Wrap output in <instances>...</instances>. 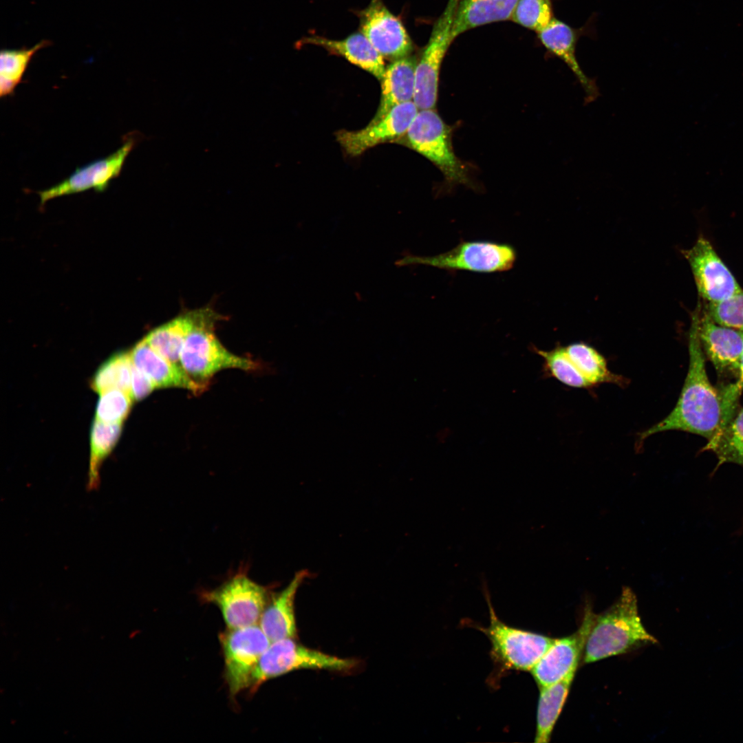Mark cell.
I'll list each match as a JSON object with an SVG mask.
<instances>
[{
	"mask_svg": "<svg viewBox=\"0 0 743 743\" xmlns=\"http://www.w3.org/2000/svg\"><path fill=\"white\" fill-rule=\"evenodd\" d=\"M510 244L490 241H462L457 246L434 256L407 254L395 263L398 267L424 265L446 270L493 273L509 270L516 261Z\"/></svg>",
	"mask_w": 743,
	"mask_h": 743,
	"instance_id": "5b68a950",
	"label": "cell"
},
{
	"mask_svg": "<svg viewBox=\"0 0 743 743\" xmlns=\"http://www.w3.org/2000/svg\"><path fill=\"white\" fill-rule=\"evenodd\" d=\"M596 614L588 607L579 628L565 638H556L531 669L539 688L554 684L577 670Z\"/></svg>",
	"mask_w": 743,
	"mask_h": 743,
	"instance_id": "7c38bea8",
	"label": "cell"
},
{
	"mask_svg": "<svg viewBox=\"0 0 743 743\" xmlns=\"http://www.w3.org/2000/svg\"><path fill=\"white\" fill-rule=\"evenodd\" d=\"M212 315L209 311H200L198 320L180 353V365L183 369L202 383L223 369H256L257 363L230 352L219 342L213 333Z\"/></svg>",
	"mask_w": 743,
	"mask_h": 743,
	"instance_id": "277c9868",
	"label": "cell"
},
{
	"mask_svg": "<svg viewBox=\"0 0 743 743\" xmlns=\"http://www.w3.org/2000/svg\"><path fill=\"white\" fill-rule=\"evenodd\" d=\"M47 45L43 41L30 48L2 50L0 55V96L6 97L14 93L21 83L23 75L34 55Z\"/></svg>",
	"mask_w": 743,
	"mask_h": 743,
	"instance_id": "f1b7e54d",
	"label": "cell"
},
{
	"mask_svg": "<svg viewBox=\"0 0 743 743\" xmlns=\"http://www.w3.org/2000/svg\"><path fill=\"white\" fill-rule=\"evenodd\" d=\"M689 331V367L676 405L662 420L639 433L638 445L649 436L667 431H682L705 438L716 437L735 415L743 387L737 382L718 390L711 383L698 331V309L691 314Z\"/></svg>",
	"mask_w": 743,
	"mask_h": 743,
	"instance_id": "6da1fadb",
	"label": "cell"
},
{
	"mask_svg": "<svg viewBox=\"0 0 743 743\" xmlns=\"http://www.w3.org/2000/svg\"><path fill=\"white\" fill-rule=\"evenodd\" d=\"M419 111L413 100L394 107L384 118L357 131L341 130L337 142L347 154L357 156L379 144L405 136Z\"/></svg>",
	"mask_w": 743,
	"mask_h": 743,
	"instance_id": "5bb4252c",
	"label": "cell"
},
{
	"mask_svg": "<svg viewBox=\"0 0 743 743\" xmlns=\"http://www.w3.org/2000/svg\"><path fill=\"white\" fill-rule=\"evenodd\" d=\"M301 44L321 46L332 54L344 57L378 80H381L384 76L386 67L383 57L361 32L352 34L341 40L311 36L303 38Z\"/></svg>",
	"mask_w": 743,
	"mask_h": 743,
	"instance_id": "ffe728a7",
	"label": "cell"
},
{
	"mask_svg": "<svg viewBox=\"0 0 743 743\" xmlns=\"http://www.w3.org/2000/svg\"><path fill=\"white\" fill-rule=\"evenodd\" d=\"M533 350L543 360L546 374L571 387H591L572 362L566 351L565 346H557L548 351L536 347H534Z\"/></svg>",
	"mask_w": 743,
	"mask_h": 743,
	"instance_id": "f546056e",
	"label": "cell"
},
{
	"mask_svg": "<svg viewBox=\"0 0 743 743\" xmlns=\"http://www.w3.org/2000/svg\"><path fill=\"white\" fill-rule=\"evenodd\" d=\"M405 135L409 147L438 166L448 182H468L466 170L453 152L450 128L433 109L419 110Z\"/></svg>",
	"mask_w": 743,
	"mask_h": 743,
	"instance_id": "ba28073f",
	"label": "cell"
},
{
	"mask_svg": "<svg viewBox=\"0 0 743 743\" xmlns=\"http://www.w3.org/2000/svg\"><path fill=\"white\" fill-rule=\"evenodd\" d=\"M657 642L642 623L635 594L626 588L612 606L596 615L585 643L583 661L594 663Z\"/></svg>",
	"mask_w": 743,
	"mask_h": 743,
	"instance_id": "7a4b0ae2",
	"label": "cell"
},
{
	"mask_svg": "<svg viewBox=\"0 0 743 743\" xmlns=\"http://www.w3.org/2000/svg\"><path fill=\"white\" fill-rule=\"evenodd\" d=\"M132 364L146 374L157 388H180L195 394L203 392L206 384L194 380L181 367L164 358L142 338L129 352Z\"/></svg>",
	"mask_w": 743,
	"mask_h": 743,
	"instance_id": "e0dca14e",
	"label": "cell"
},
{
	"mask_svg": "<svg viewBox=\"0 0 743 743\" xmlns=\"http://www.w3.org/2000/svg\"><path fill=\"white\" fill-rule=\"evenodd\" d=\"M577 670L571 671L561 680L540 688L537 711V727L535 742L550 741L554 725L566 701Z\"/></svg>",
	"mask_w": 743,
	"mask_h": 743,
	"instance_id": "cb8c5ba5",
	"label": "cell"
},
{
	"mask_svg": "<svg viewBox=\"0 0 743 743\" xmlns=\"http://www.w3.org/2000/svg\"><path fill=\"white\" fill-rule=\"evenodd\" d=\"M416 61L405 56L395 60L386 69L382 81L380 101L370 123L384 118L394 107L413 99Z\"/></svg>",
	"mask_w": 743,
	"mask_h": 743,
	"instance_id": "44dd1931",
	"label": "cell"
},
{
	"mask_svg": "<svg viewBox=\"0 0 743 743\" xmlns=\"http://www.w3.org/2000/svg\"><path fill=\"white\" fill-rule=\"evenodd\" d=\"M518 1L460 0L451 28L452 39L477 26L510 20Z\"/></svg>",
	"mask_w": 743,
	"mask_h": 743,
	"instance_id": "7402d4cb",
	"label": "cell"
},
{
	"mask_svg": "<svg viewBox=\"0 0 743 743\" xmlns=\"http://www.w3.org/2000/svg\"><path fill=\"white\" fill-rule=\"evenodd\" d=\"M224 678L230 697L249 689L259 661L271 641L258 624L226 628L219 635Z\"/></svg>",
	"mask_w": 743,
	"mask_h": 743,
	"instance_id": "52a82bcc",
	"label": "cell"
},
{
	"mask_svg": "<svg viewBox=\"0 0 743 743\" xmlns=\"http://www.w3.org/2000/svg\"><path fill=\"white\" fill-rule=\"evenodd\" d=\"M136 140L130 137L116 151L108 156L76 169L68 177L51 188L39 192L41 204L60 196L80 193L89 189L104 191L110 182L117 177L133 149Z\"/></svg>",
	"mask_w": 743,
	"mask_h": 743,
	"instance_id": "4fadbf2b",
	"label": "cell"
},
{
	"mask_svg": "<svg viewBox=\"0 0 743 743\" xmlns=\"http://www.w3.org/2000/svg\"><path fill=\"white\" fill-rule=\"evenodd\" d=\"M537 34L542 44L561 58L576 76L585 92L586 103L594 100L599 95V88L594 81L585 74L578 63L575 54L577 36L574 30L553 17Z\"/></svg>",
	"mask_w": 743,
	"mask_h": 743,
	"instance_id": "d6986e66",
	"label": "cell"
},
{
	"mask_svg": "<svg viewBox=\"0 0 743 743\" xmlns=\"http://www.w3.org/2000/svg\"><path fill=\"white\" fill-rule=\"evenodd\" d=\"M122 431V423H107L94 419L90 429V455L87 489H98L100 470L103 462L117 444Z\"/></svg>",
	"mask_w": 743,
	"mask_h": 743,
	"instance_id": "484cf974",
	"label": "cell"
},
{
	"mask_svg": "<svg viewBox=\"0 0 743 743\" xmlns=\"http://www.w3.org/2000/svg\"><path fill=\"white\" fill-rule=\"evenodd\" d=\"M200 311L177 317L149 332L143 339L156 352L180 365L184 341L194 328Z\"/></svg>",
	"mask_w": 743,
	"mask_h": 743,
	"instance_id": "603a6c76",
	"label": "cell"
},
{
	"mask_svg": "<svg viewBox=\"0 0 743 743\" xmlns=\"http://www.w3.org/2000/svg\"><path fill=\"white\" fill-rule=\"evenodd\" d=\"M702 450L715 454L718 460L717 467L724 463L743 466V408L716 437L707 441Z\"/></svg>",
	"mask_w": 743,
	"mask_h": 743,
	"instance_id": "83f0119b",
	"label": "cell"
},
{
	"mask_svg": "<svg viewBox=\"0 0 743 743\" xmlns=\"http://www.w3.org/2000/svg\"><path fill=\"white\" fill-rule=\"evenodd\" d=\"M577 370L591 387L601 383L627 384V379L610 371L605 357L593 347L583 343L565 346Z\"/></svg>",
	"mask_w": 743,
	"mask_h": 743,
	"instance_id": "d4e9b609",
	"label": "cell"
},
{
	"mask_svg": "<svg viewBox=\"0 0 743 743\" xmlns=\"http://www.w3.org/2000/svg\"><path fill=\"white\" fill-rule=\"evenodd\" d=\"M552 18L551 0H519L510 20L537 32Z\"/></svg>",
	"mask_w": 743,
	"mask_h": 743,
	"instance_id": "d6a6232c",
	"label": "cell"
},
{
	"mask_svg": "<svg viewBox=\"0 0 743 743\" xmlns=\"http://www.w3.org/2000/svg\"><path fill=\"white\" fill-rule=\"evenodd\" d=\"M360 32L383 57L397 60L411 52L412 41L404 25L381 0H372L360 12Z\"/></svg>",
	"mask_w": 743,
	"mask_h": 743,
	"instance_id": "9a60e30c",
	"label": "cell"
},
{
	"mask_svg": "<svg viewBox=\"0 0 743 743\" xmlns=\"http://www.w3.org/2000/svg\"><path fill=\"white\" fill-rule=\"evenodd\" d=\"M293 638L270 643L255 671L250 692L254 693L265 682L300 669L347 671L356 666L352 659L330 655L306 647Z\"/></svg>",
	"mask_w": 743,
	"mask_h": 743,
	"instance_id": "8992f818",
	"label": "cell"
},
{
	"mask_svg": "<svg viewBox=\"0 0 743 743\" xmlns=\"http://www.w3.org/2000/svg\"><path fill=\"white\" fill-rule=\"evenodd\" d=\"M695 280L699 299L718 303L742 290L711 242L700 236L689 249L682 251Z\"/></svg>",
	"mask_w": 743,
	"mask_h": 743,
	"instance_id": "8fae6325",
	"label": "cell"
},
{
	"mask_svg": "<svg viewBox=\"0 0 743 743\" xmlns=\"http://www.w3.org/2000/svg\"><path fill=\"white\" fill-rule=\"evenodd\" d=\"M131 367L129 352L115 353L96 371L90 380V387L98 394L119 389L130 394Z\"/></svg>",
	"mask_w": 743,
	"mask_h": 743,
	"instance_id": "4316f807",
	"label": "cell"
},
{
	"mask_svg": "<svg viewBox=\"0 0 743 743\" xmlns=\"http://www.w3.org/2000/svg\"><path fill=\"white\" fill-rule=\"evenodd\" d=\"M736 382L743 387V352L741 359L740 374Z\"/></svg>",
	"mask_w": 743,
	"mask_h": 743,
	"instance_id": "e575fe53",
	"label": "cell"
},
{
	"mask_svg": "<svg viewBox=\"0 0 743 743\" xmlns=\"http://www.w3.org/2000/svg\"><path fill=\"white\" fill-rule=\"evenodd\" d=\"M699 300L702 310L715 323L743 332V290L718 303Z\"/></svg>",
	"mask_w": 743,
	"mask_h": 743,
	"instance_id": "1f68e13d",
	"label": "cell"
},
{
	"mask_svg": "<svg viewBox=\"0 0 743 743\" xmlns=\"http://www.w3.org/2000/svg\"><path fill=\"white\" fill-rule=\"evenodd\" d=\"M698 309V336L704 355L720 375L740 374L743 352V332L715 323L702 308Z\"/></svg>",
	"mask_w": 743,
	"mask_h": 743,
	"instance_id": "2e32d148",
	"label": "cell"
},
{
	"mask_svg": "<svg viewBox=\"0 0 743 743\" xmlns=\"http://www.w3.org/2000/svg\"><path fill=\"white\" fill-rule=\"evenodd\" d=\"M484 589L491 621L489 626L483 631L491 641L494 656L506 668L530 671L555 638L504 623L496 616L487 588Z\"/></svg>",
	"mask_w": 743,
	"mask_h": 743,
	"instance_id": "9c48e42d",
	"label": "cell"
},
{
	"mask_svg": "<svg viewBox=\"0 0 743 743\" xmlns=\"http://www.w3.org/2000/svg\"><path fill=\"white\" fill-rule=\"evenodd\" d=\"M271 594L270 586L253 581L242 565L217 587L201 590L199 597L217 607L226 627L235 629L258 624Z\"/></svg>",
	"mask_w": 743,
	"mask_h": 743,
	"instance_id": "3957f363",
	"label": "cell"
},
{
	"mask_svg": "<svg viewBox=\"0 0 743 743\" xmlns=\"http://www.w3.org/2000/svg\"><path fill=\"white\" fill-rule=\"evenodd\" d=\"M133 400L130 394L119 389L100 394L95 419L107 423H123L129 414Z\"/></svg>",
	"mask_w": 743,
	"mask_h": 743,
	"instance_id": "4dcf8cb0",
	"label": "cell"
},
{
	"mask_svg": "<svg viewBox=\"0 0 743 743\" xmlns=\"http://www.w3.org/2000/svg\"><path fill=\"white\" fill-rule=\"evenodd\" d=\"M459 1H448L444 12L434 23L429 42L416 64L413 101L419 110L433 109L436 104L441 63L453 41L451 28Z\"/></svg>",
	"mask_w": 743,
	"mask_h": 743,
	"instance_id": "30bf717a",
	"label": "cell"
},
{
	"mask_svg": "<svg viewBox=\"0 0 743 743\" xmlns=\"http://www.w3.org/2000/svg\"><path fill=\"white\" fill-rule=\"evenodd\" d=\"M157 389L151 379L132 364L130 395L132 399L140 401Z\"/></svg>",
	"mask_w": 743,
	"mask_h": 743,
	"instance_id": "836d02e7",
	"label": "cell"
},
{
	"mask_svg": "<svg viewBox=\"0 0 743 743\" xmlns=\"http://www.w3.org/2000/svg\"><path fill=\"white\" fill-rule=\"evenodd\" d=\"M308 575L305 570L297 572L286 588L271 594L258 623L271 642L297 637L294 601Z\"/></svg>",
	"mask_w": 743,
	"mask_h": 743,
	"instance_id": "ac0fdd59",
	"label": "cell"
}]
</instances>
